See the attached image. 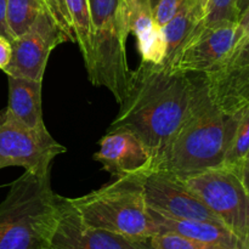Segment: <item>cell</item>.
<instances>
[{"instance_id": "obj_1", "label": "cell", "mask_w": 249, "mask_h": 249, "mask_svg": "<svg viewBox=\"0 0 249 249\" xmlns=\"http://www.w3.org/2000/svg\"><path fill=\"white\" fill-rule=\"evenodd\" d=\"M206 89L203 74L141 62L131 71L125 97L108 130L134 134L156 162L190 118Z\"/></svg>"}, {"instance_id": "obj_2", "label": "cell", "mask_w": 249, "mask_h": 249, "mask_svg": "<svg viewBox=\"0 0 249 249\" xmlns=\"http://www.w3.org/2000/svg\"><path fill=\"white\" fill-rule=\"evenodd\" d=\"M242 111L224 112L212 101L207 88L190 118L157 158L153 172L182 180L223 167Z\"/></svg>"}, {"instance_id": "obj_3", "label": "cell", "mask_w": 249, "mask_h": 249, "mask_svg": "<svg viewBox=\"0 0 249 249\" xmlns=\"http://www.w3.org/2000/svg\"><path fill=\"white\" fill-rule=\"evenodd\" d=\"M58 224V195L50 170H26L0 202V249H51Z\"/></svg>"}, {"instance_id": "obj_4", "label": "cell", "mask_w": 249, "mask_h": 249, "mask_svg": "<svg viewBox=\"0 0 249 249\" xmlns=\"http://www.w3.org/2000/svg\"><path fill=\"white\" fill-rule=\"evenodd\" d=\"M80 220L100 229L134 238L160 235L143 196V177L116 178L99 190L68 198Z\"/></svg>"}, {"instance_id": "obj_5", "label": "cell", "mask_w": 249, "mask_h": 249, "mask_svg": "<svg viewBox=\"0 0 249 249\" xmlns=\"http://www.w3.org/2000/svg\"><path fill=\"white\" fill-rule=\"evenodd\" d=\"M91 12L92 53L88 78L95 87H104L118 105L125 97L131 70L126 61L129 31L121 11V0H89Z\"/></svg>"}, {"instance_id": "obj_6", "label": "cell", "mask_w": 249, "mask_h": 249, "mask_svg": "<svg viewBox=\"0 0 249 249\" xmlns=\"http://www.w3.org/2000/svg\"><path fill=\"white\" fill-rule=\"evenodd\" d=\"M182 181L229 230L249 246V194L237 172L213 168Z\"/></svg>"}, {"instance_id": "obj_7", "label": "cell", "mask_w": 249, "mask_h": 249, "mask_svg": "<svg viewBox=\"0 0 249 249\" xmlns=\"http://www.w3.org/2000/svg\"><path fill=\"white\" fill-rule=\"evenodd\" d=\"M67 151L49 130H33L15 118L9 109H0V169L22 167L45 173L53 160Z\"/></svg>"}, {"instance_id": "obj_8", "label": "cell", "mask_w": 249, "mask_h": 249, "mask_svg": "<svg viewBox=\"0 0 249 249\" xmlns=\"http://www.w3.org/2000/svg\"><path fill=\"white\" fill-rule=\"evenodd\" d=\"M66 41H73L72 36L45 9L26 33L11 40L12 57L4 72L11 77L43 82L51 51Z\"/></svg>"}, {"instance_id": "obj_9", "label": "cell", "mask_w": 249, "mask_h": 249, "mask_svg": "<svg viewBox=\"0 0 249 249\" xmlns=\"http://www.w3.org/2000/svg\"><path fill=\"white\" fill-rule=\"evenodd\" d=\"M237 43L236 22L199 26L181 46L169 67L191 74H207L230 55Z\"/></svg>"}, {"instance_id": "obj_10", "label": "cell", "mask_w": 249, "mask_h": 249, "mask_svg": "<svg viewBox=\"0 0 249 249\" xmlns=\"http://www.w3.org/2000/svg\"><path fill=\"white\" fill-rule=\"evenodd\" d=\"M143 196L148 209L168 218L223 224L198 197L187 189L184 181L174 175L162 172H151L145 175Z\"/></svg>"}, {"instance_id": "obj_11", "label": "cell", "mask_w": 249, "mask_h": 249, "mask_svg": "<svg viewBox=\"0 0 249 249\" xmlns=\"http://www.w3.org/2000/svg\"><path fill=\"white\" fill-rule=\"evenodd\" d=\"M51 249H155L151 238H134L89 228L79 219L70 199L58 196V224Z\"/></svg>"}, {"instance_id": "obj_12", "label": "cell", "mask_w": 249, "mask_h": 249, "mask_svg": "<svg viewBox=\"0 0 249 249\" xmlns=\"http://www.w3.org/2000/svg\"><path fill=\"white\" fill-rule=\"evenodd\" d=\"M212 101L226 113L249 106V34L214 71L203 74Z\"/></svg>"}, {"instance_id": "obj_13", "label": "cell", "mask_w": 249, "mask_h": 249, "mask_svg": "<svg viewBox=\"0 0 249 249\" xmlns=\"http://www.w3.org/2000/svg\"><path fill=\"white\" fill-rule=\"evenodd\" d=\"M94 160L116 178L145 177L155 167L151 151L126 130H108L100 140Z\"/></svg>"}, {"instance_id": "obj_14", "label": "cell", "mask_w": 249, "mask_h": 249, "mask_svg": "<svg viewBox=\"0 0 249 249\" xmlns=\"http://www.w3.org/2000/svg\"><path fill=\"white\" fill-rule=\"evenodd\" d=\"M121 11L129 34H134L142 63L164 65L167 44L162 27L143 0H121Z\"/></svg>"}, {"instance_id": "obj_15", "label": "cell", "mask_w": 249, "mask_h": 249, "mask_svg": "<svg viewBox=\"0 0 249 249\" xmlns=\"http://www.w3.org/2000/svg\"><path fill=\"white\" fill-rule=\"evenodd\" d=\"M150 215L157 224L160 233H174L198 242L225 249H249V246L223 224L208 220L174 219L151 211Z\"/></svg>"}, {"instance_id": "obj_16", "label": "cell", "mask_w": 249, "mask_h": 249, "mask_svg": "<svg viewBox=\"0 0 249 249\" xmlns=\"http://www.w3.org/2000/svg\"><path fill=\"white\" fill-rule=\"evenodd\" d=\"M9 105L6 108L22 124L33 130H46L41 109L43 82L7 75Z\"/></svg>"}, {"instance_id": "obj_17", "label": "cell", "mask_w": 249, "mask_h": 249, "mask_svg": "<svg viewBox=\"0 0 249 249\" xmlns=\"http://www.w3.org/2000/svg\"><path fill=\"white\" fill-rule=\"evenodd\" d=\"M208 0H187L182 9L162 27L167 44L164 65L169 67L187 39L203 22Z\"/></svg>"}, {"instance_id": "obj_18", "label": "cell", "mask_w": 249, "mask_h": 249, "mask_svg": "<svg viewBox=\"0 0 249 249\" xmlns=\"http://www.w3.org/2000/svg\"><path fill=\"white\" fill-rule=\"evenodd\" d=\"M63 2L72 28L74 43L79 46V50L84 58L85 67H88L91 60L92 36H94L89 0H63Z\"/></svg>"}, {"instance_id": "obj_19", "label": "cell", "mask_w": 249, "mask_h": 249, "mask_svg": "<svg viewBox=\"0 0 249 249\" xmlns=\"http://www.w3.org/2000/svg\"><path fill=\"white\" fill-rule=\"evenodd\" d=\"M45 9H48L45 0H7L6 26L10 39L26 33Z\"/></svg>"}, {"instance_id": "obj_20", "label": "cell", "mask_w": 249, "mask_h": 249, "mask_svg": "<svg viewBox=\"0 0 249 249\" xmlns=\"http://www.w3.org/2000/svg\"><path fill=\"white\" fill-rule=\"evenodd\" d=\"M249 151V106L243 108L223 167L237 172Z\"/></svg>"}, {"instance_id": "obj_21", "label": "cell", "mask_w": 249, "mask_h": 249, "mask_svg": "<svg viewBox=\"0 0 249 249\" xmlns=\"http://www.w3.org/2000/svg\"><path fill=\"white\" fill-rule=\"evenodd\" d=\"M240 0H208L206 16L201 26L223 23V22H236L240 18Z\"/></svg>"}, {"instance_id": "obj_22", "label": "cell", "mask_w": 249, "mask_h": 249, "mask_svg": "<svg viewBox=\"0 0 249 249\" xmlns=\"http://www.w3.org/2000/svg\"><path fill=\"white\" fill-rule=\"evenodd\" d=\"M151 242L155 249H225L174 233H160L153 236Z\"/></svg>"}, {"instance_id": "obj_23", "label": "cell", "mask_w": 249, "mask_h": 249, "mask_svg": "<svg viewBox=\"0 0 249 249\" xmlns=\"http://www.w3.org/2000/svg\"><path fill=\"white\" fill-rule=\"evenodd\" d=\"M186 2L187 0H158L153 10V18L158 26L163 27L182 9Z\"/></svg>"}, {"instance_id": "obj_24", "label": "cell", "mask_w": 249, "mask_h": 249, "mask_svg": "<svg viewBox=\"0 0 249 249\" xmlns=\"http://www.w3.org/2000/svg\"><path fill=\"white\" fill-rule=\"evenodd\" d=\"M45 1L46 5H48V9L50 10V12L53 15V17L57 19L58 23H60L73 38L72 28H71L70 19H68V15L67 11H66V6L63 0H45ZM73 41H74V38H73Z\"/></svg>"}, {"instance_id": "obj_25", "label": "cell", "mask_w": 249, "mask_h": 249, "mask_svg": "<svg viewBox=\"0 0 249 249\" xmlns=\"http://www.w3.org/2000/svg\"><path fill=\"white\" fill-rule=\"evenodd\" d=\"M12 57V44L7 36H0V70L4 71L9 66Z\"/></svg>"}, {"instance_id": "obj_26", "label": "cell", "mask_w": 249, "mask_h": 249, "mask_svg": "<svg viewBox=\"0 0 249 249\" xmlns=\"http://www.w3.org/2000/svg\"><path fill=\"white\" fill-rule=\"evenodd\" d=\"M237 33L238 43L249 34V2L247 4V6L245 7V10L241 12L240 18L237 21Z\"/></svg>"}, {"instance_id": "obj_27", "label": "cell", "mask_w": 249, "mask_h": 249, "mask_svg": "<svg viewBox=\"0 0 249 249\" xmlns=\"http://www.w3.org/2000/svg\"><path fill=\"white\" fill-rule=\"evenodd\" d=\"M237 173L238 175H240L243 186L246 187V190H247V192L249 194V151L247 155H246L245 160H243L242 163H241Z\"/></svg>"}, {"instance_id": "obj_28", "label": "cell", "mask_w": 249, "mask_h": 249, "mask_svg": "<svg viewBox=\"0 0 249 249\" xmlns=\"http://www.w3.org/2000/svg\"><path fill=\"white\" fill-rule=\"evenodd\" d=\"M6 5L7 0H0V36H5L10 39L6 26Z\"/></svg>"}, {"instance_id": "obj_29", "label": "cell", "mask_w": 249, "mask_h": 249, "mask_svg": "<svg viewBox=\"0 0 249 249\" xmlns=\"http://www.w3.org/2000/svg\"><path fill=\"white\" fill-rule=\"evenodd\" d=\"M143 1H145L146 4H147L148 6H150V9L152 10V12H153V10H155L156 5H157L158 0H143Z\"/></svg>"}, {"instance_id": "obj_30", "label": "cell", "mask_w": 249, "mask_h": 249, "mask_svg": "<svg viewBox=\"0 0 249 249\" xmlns=\"http://www.w3.org/2000/svg\"><path fill=\"white\" fill-rule=\"evenodd\" d=\"M249 2V0H240L238 1V7H240V11L242 12L245 10V7L247 6V4Z\"/></svg>"}]
</instances>
